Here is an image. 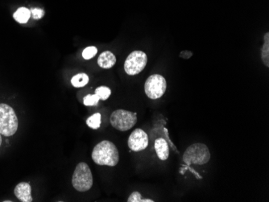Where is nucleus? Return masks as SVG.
Segmentation results:
<instances>
[{
  "instance_id": "11",
  "label": "nucleus",
  "mask_w": 269,
  "mask_h": 202,
  "mask_svg": "<svg viewBox=\"0 0 269 202\" xmlns=\"http://www.w3.org/2000/svg\"><path fill=\"white\" fill-rule=\"evenodd\" d=\"M116 63V58L115 56L110 51H105L100 54L97 58V64L102 68H112Z\"/></svg>"
},
{
  "instance_id": "7",
  "label": "nucleus",
  "mask_w": 269,
  "mask_h": 202,
  "mask_svg": "<svg viewBox=\"0 0 269 202\" xmlns=\"http://www.w3.org/2000/svg\"><path fill=\"white\" fill-rule=\"evenodd\" d=\"M148 63V57L142 51H134L129 54L124 63V70L130 76L139 74Z\"/></svg>"
},
{
  "instance_id": "19",
  "label": "nucleus",
  "mask_w": 269,
  "mask_h": 202,
  "mask_svg": "<svg viewBox=\"0 0 269 202\" xmlns=\"http://www.w3.org/2000/svg\"><path fill=\"white\" fill-rule=\"evenodd\" d=\"M97 49L94 46H90L84 49L83 52V57L84 59L90 60L93 58L97 54Z\"/></svg>"
},
{
  "instance_id": "4",
  "label": "nucleus",
  "mask_w": 269,
  "mask_h": 202,
  "mask_svg": "<svg viewBox=\"0 0 269 202\" xmlns=\"http://www.w3.org/2000/svg\"><path fill=\"white\" fill-rule=\"evenodd\" d=\"M210 160V152L204 143H197L187 147L183 155V160L187 165L197 164L203 165Z\"/></svg>"
},
{
  "instance_id": "15",
  "label": "nucleus",
  "mask_w": 269,
  "mask_h": 202,
  "mask_svg": "<svg viewBox=\"0 0 269 202\" xmlns=\"http://www.w3.org/2000/svg\"><path fill=\"white\" fill-rule=\"evenodd\" d=\"M87 124L89 128L97 130L101 126V115L99 113L93 114L87 119Z\"/></svg>"
},
{
  "instance_id": "22",
  "label": "nucleus",
  "mask_w": 269,
  "mask_h": 202,
  "mask_svg": "<svg viewBox=\"0 0 269 202\" xmlns=\"http://www.w3.org/2000/svg\"><path fill=\"white\" fill-rule=\"evenodd\" d=\"M1 143H2V136H1V134H0V146H1Z\"/></svg>"
},
{
  "instance_id": "2",
  "label": "nucleus",
  "mask_w": 269,
  "mask_h": 202,
  "mask_svg": "<svg viewBox=\"0 0 269 202\" xmlns=\"http://www.w3.org/2000/svg\"><path fill=\"white\" fill-rule=\"evenodd\" d=\"M18 118L12 107L0 103V134L11 136L18 130Z\"/></svg>"
},
{
  "instance_id": "12",
  "label": "nucleus",
  "mask_w": 269,
  "mask_h": 202,
  "mask_svg": "<svg viewBox=\"0 0 269 202\" xmlns=\"http://www.w3.org/2000/svg\"><path fill=\"white\" fill-rule=\"evenodd\" d=\"M14 19L19 24H26L31 17V11L26 7H19L13 15Z\"/></svg>"
},
{
  "instance_id": "20",
  "label": "nucleus",
  "mask_w": 269,
  "mask_h": 202,
  "mask_svg": "<svg viewBox=\"0 0 269 202\" xmlns=\"http://www.w3.org/2000/svg\"><path fill=\"white\" fill-rule=\"evenodd\" d=\"M31 15L34 19H40L45 15V11L41 8H32L30 10Z\"/></svg>"
},
{
  "instance_id": "5",
  "label": "nucleus",
  "mask_w": 269,
  "mask_h": 202,
  "mask_svg": "<svg viewBox=\"0 0 269 202\" xmlns=\"http://www.w3.org/2000/svg\"><path fill=\"white\" fill-rule=\"evenodd\" d=\"M110 124L113 128L120 132L130 130L137 123V114L125 110H117L110 117Z\"/></svg>"
},
{
  "instance_id": "8",
  "label": "nucleus",
  "mask_w": 269,
  "mask_h": 202,
  "mask_svg": "<svg viewBox=\"0 0 269 202\" xmlns=\"http://www.w3.org/2000/svg\"><path fill=\"white\" fill-rule=\"evenodd\" d=\"M149 136L142 129H136L130 135L127 144L129 148L134 151H144L149 146Z\"/></svg>"
},
{
  "instance_id": "6",
  "label": "nucleus",
  "mask_w": 269,
  "mask_h": 202,
  "mask_svg": "<svg viewBox=\"0 0 269 202\" xmlns=\"http://www.w3.org/2000/svg\"><path fill=\"white\" fill-rule=\"evenodd\" d=\"M167 82L163 76L153 74L147 79L144 84L145 94L151 99H158L166 93Z\"/></svg>"
},
{
  "instance_id": "18",
  "label": "nucleus",
  "mask_w": 269,
  "mask_h": 202,
  "mask_svg": "<svg viewBox=\"0 0 269 202\" xmlns=\"http://www.w3.org/2000/svg\"><path fill=\"white\" fill-rule=\"evenodd\" d=\"M128 202H153L151 199H144L139 192H134L127 199Z\"/></svg>"
},
{
  "instance_id": "21",
  "label": "nucleus",
  "mask_w": 269,
  "mask_h": 202,
  "mask_svg": "<svg viewBox=\"0 0 269 202\" xmlns=\"http://www.w3.org/2000/svg\"><path fill=\"white\" fill-rule=\"evenodd\" d=\"M193 56V53L190 51H182L180 54V58H184V59H189Z\"/></svg>"
},
{
  "instance_id": "13",
  "label": "nucleus",
  "mask_w": 269,
  "mask_h": 202,
  "mask_svg": "<svg viewBox=\"0 0 269 202\" xmlns=\"http://www.w3.org/2000/svg\"><path fill=\"white\" fill-rule=\"evenodd\" d=\"M89 82V77L88 75L86 73H79V74L75 75L71 79V83H72L73 86H75V88H81L85 86Z\"/></svg>"
},
{
  "instance_id": "10",
  "label": "nucleus",
  "mask_w": 269,
  "mask_h": 202,
  "mask_svg": "<svg viewBox=\"0 0 269 202\" xmlns=\"http://www.w3.org/2000/svg\"><path fill=\"white\" fill-rule=\"evenodd\" d=\"M154 147L160 160H168V158L170 156V149L166 139H164L163 138H157L155 140Z\"/></svg>"
},
{
  "instance_id": "1",
  "label": "nucleus",
  "mask_w": 269,
  "mask_h": 202,
  "mask_svg": "<svg viewBox=\"0 0 269 202\" xmlns=\"http://www.w3.org/2000/svg\"><path fill=\"white\" fill-rule=\"evenodd\" d=\"M92 159L97 165L115 167L119 163V151L112 142L103 140L93 147Z\"/></svg>"
},
{
  "instance_id": "17",
  "label": "nucleus",
  "mask_w": 269,
  "mask_h": 202,
  "mask_svg": "<svg viewBox=\"0 0 269 202\" xmlns=\"http://www.w3.org/2000/svg\"><path fill=\"white\" fill-rule=\"evenodd\" d=\"M95 94L99 97L100 99L105 101L108 99L111 94V90L110 88L106 87V86H99L95 89Z\"/></svg>"
},
{
  "instance_id": "3",
  "label": "nucleus",
  "mask_w": 269,
  "mask_h": 202,
  "mask_svg": "<svg viewBox=\"0 0 269 202\" xmlns=\"http://www.w3.org/2000/svg\"><path fill=\"white\" fill-rule=\"evenodd\" d=\"M72 185L77 191L87 192L93 186V176L89 165L81 162L75 168L73 174Z\"/></svg>"
},
{
  "instance_id": "9",
  "label": "nucleus",
  "mask_w": 269,
  "mask_h": 202,
  "mask_svg": "<svg viewBox=\"0 0 269 202\" xmlns=\"http://www.w3.org/2000/svg\"><path fill=\"white\" fill-rule=\"evenodd\" d=\"M15 195L22 202H32V188L27 182L18 184L15 188Z\"/></svg>"
},
{
  "instance_id": "16",
  "label": "nucleus",
  "mask_w": 269,
  "mask_h": 202,
  "mask_svg": "<svg viewBox=\"0 0 269 202\" xmlns=\"http://www.w3.org/2000/svg\"><path fill=\"white\" fill-rule=\"evenodd\" d=\"M100 98L97 94H87L83 98V103L87 107H93V106H96Z\"/></svg>"
},
{
  "instance_id": "14",
  "label": "nucleus",
  "mask_w": 269,
  "mask_h": 202,
  "mask_svg": "<svg viewBox=\"0 0 269 202\" xmlns=\"http://www.w3.org/2000/svg\"><path fill=\"white\" fill-rule=\"evenodd\" d=\"M261 59L265 66L269 67V33L267 32L265 36V44L261 50Z\"/></svg>"
}]
</instances>
